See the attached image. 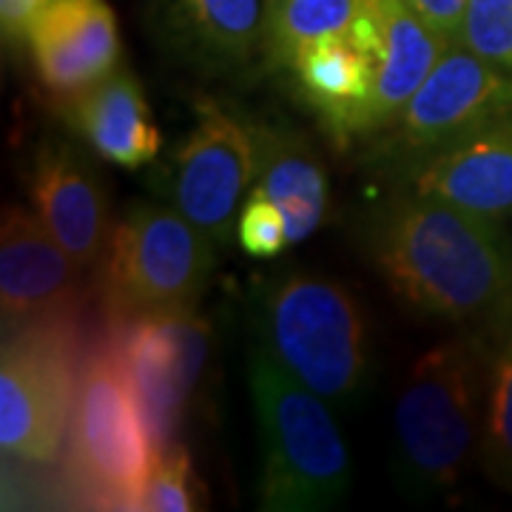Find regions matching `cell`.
Returning a JSON list of instances; mask_svg holds the SVG:
<instances>
[{
    "mask_svg": "<svg viewBox=\"0 0 512 512\" xmlns=\"http://www.w3.org/2000/svg\"><path fill=\"white\" fill-rule=\"evenodd\" d=\"M407 3L444 40L461 43V29H464V15H467V3L470 0H407Z\"/></svg>",
    "mask_w": 512,
    "mask_h": 512,
    "instance_id": "cell-25",
    "label": "cell"
},
{
    "mask_svg": "<svg viewBox=\"0 0 512 512\" xmlns=\"http://www.w3.org/2000/svg\"><path fill=\"white\" fill-rule=\"evenodd\" d=\"M29 194L37 217L74 262L83 268L97 265L114 225L94 165L69 146H46L37 154Z\"/></svg>",
    "mask_w": 512,
    "mask_h": 512,
    "instance_id": "cell-15",
    "label": "cell"
},
{
    "mask_svg": "<svg viewBox=\"0 0 512 512\" xmlns=\"http://www.w3.org/2000/svg\"><path fill=\"white\" fill-rule=\"evenodd\" d=\"M296 92L336 143L370 134L379 57L350 35H328L302 46L288 66Z\"/></svg>",
    "mask_w": 512,
    "mask_h": 512,
    "instance_id": "cell-14",
    "label": "cell"
},
{
    "mask_svg": "<svg viewBox=\"0 0 512 512\" xmlns=\"http://www.w3.org/2000/svg\"><path fill=\"white\" fill-rule=\"evenodd\" d=\"M60 111L94 154L109 163L143 168L160 154L163 137L154 126L143 86L126 69H117L89 92L60 103Z\"/></svg>",
    "mask_w": 512,
    "mask_h": 512,
    "instance_id": "cell-16",
    "label": "cell"
},
{
    "mask_svg": "<svg viewBox=\"0 0 512 512\" xmlns=\"http://www.w3.org/2000/svg\"><path fill=\"white\" fill-rule=\"evenodd\" d=\"M106 322V339L126 367L160 453L177 441L185 404L208 356L211 328L194 308Z\"/></svg>",
    "mask_w": 512,
    "mask_h": 512,
    "instance_id": "cell-8",
    "label": "cell"
},
{
    "mask_svg": "<svg viewBox=\"0 0 512 512\" xmlns=\"http://www.w3.org/2000/svg\"><path fill=\"white\" fill-rule=\"evenodd\" d=\"M237 242L239 248L248 256H254V259H274L291 245L285 214L259 188H254L248 194V200L242 202L237 222Z\"/></svg>",
    "mask_w": 512,
    "mask_h": 512,
    "instance_id": "cell-24",
    "label": "cell"
},
{
    "mask_svg": "<svg viewBox=\"0 0 512 512\" xmlns=\"http://www.w3.org/2000/svg\"><path fill=\"white\" fill-rule=\"evenodd\" d=\"M40 0H0V20H3V37L20 46L29 37V23L35 15Z\"/></svg>",
    "mask_w": 512,
    "mask_h": 512,
    "instance_id": "cell-26",
    "label": "cell"
},
{
    "mask_svg": "<svg viewBox=\"0 0 512 512\" xmlns=\"http://www.w3.org/2000/svg\"><path fill=\"white\" fill-rule=\"evenodd\" d=\"M26 43L40 83L57 103L94 89L123 60L117 18L106 0H40Z\"/></svg>",
    "mask_w": 512,
    "mask_h": 512,
    "instance_id": "cell-12",
    "label": "cell"
},
{
    "mask_svg": "<svg viewBox=\"0 0 512 512\" xmlns=\"http://www.w3.org/2000/svg\"><path fill=\"white\" fill-rule=\"evenodd\" d=\"M367 237L382 279L416 311L487 330L512 308V242L498 220L404 188Z\"/></svg>",
    "mask_w": 512,
    "mask_h": 512,
    "instance_id": "cell-1",
    "label": "cell"
},
{
    "mask_svg": "<svg viewBox=\"0 0 512 512\" xmlns=\"http://www.w3.org/2000/svg\"><path fill=\"white\" fill-rule=\"evenodd\" d=\"M461 43L504 72H512V0H470Z\"/></svg>",
    "mask_w": 512,
    "mask_h": 512,
    "instance_id": "cell-23",
    "label": "cell"
},
{
    "mask_svg": "<svg viewBox=\"0 0 512 512\" xmlns=\"http://www.w3.org/2000/svg\"><path fill=\"white\" fill-rule=\"evenodd\" d=\"M171 35L211 66H242L262 52L259 0H163Z\"/></svg>",
    "mask_w": 512,
    "mask_h": 512,
    "instance_id": "cell-19",
    "label": "cell"
},
{
    "mask_svg": "<svg viewBox=\"0 0 512 512\" xmlns=\"http://www.w3.org/2000/svg\"><path fill=\"white\" fill-rule=\"evenodd\" d=\"M157 461L140 399L117 350L103 336L86 350L77 379L63 484L72 501L97 510H143Z\"/></svg>",
    "mask_w": 512,
    "mask_h": 512,
    "instance_id": "cell-3",
    "label": "cell"
},
{
    "mask_svg": "<svg viewBox=\"0 0 512 512\" xmlns=\"http://www.w3.org/2000/svg\"><path fill=\"white\" fill-rule=\"evenodd\" d=\"M259 439V507L313 512L336 507L350 490V458L330 404L296 382L265 348L248 365Z\"/></svg>",
    "mask_w": 512,
    "mask_h": 512,
    "instance_id": "cell-4",
    "label": "cell"
},
{
    "mask_svg": "<svg viewBox=\"0 0 512 512\" xmlns=\"http://www.w3.org/2000/svg\"><path fill=\"white\" fill-rule=\"evenodd\" d=\"M404 188L490 220L512 217V114L407 165Z\"/></svg>",
    "mask_w": 512,
    "mask_h": 512,
    "instance_id": "cell-13",
    "label": "cell"
},
{
    "mask_svg": "<svg viewBox=\"0 0 512 512\" xmlns=\"http://www.w3.org/2000/svg\"><path fill=\"white\" fill-rule=\"evenodd\" d=\"M367 0H265L262 55L276 69H288L302 46L350 29Z\"/></svg>",
    "mask_w": 512,
    "mask_h": 512,
    "instance_id": "cell-21",
    "label": "cell"
},
{
    "mask_svg": "<svg viewBox=\"0 0 512 512\" xmlns=\"http://www.w3.org/2000/svg\"><path fill=\"white\" fill-rule=\"evenodd\" d=\"M510 114L512 72L487 63L464 43H450L390 126V148L416 163Z\"/></svg>",
    "mask_w": 512,
    "mask_h": 512,
    "instance_id": "cell-9",
    "label": "cell"
},
{
    "mask_svg": "<svg viewBox=\"0 0 512 512\" xmlns=\"http://www.w3.org/2000/svg\"><path fill=\"white\" fill-rule=\"evenodd\" d=\"M217 265V242L174 205L137 202L111 228L97 262L106 319L197 308Z\"/></svg>",
    "mask_w": 512,
    "mask_h": 512,
    "instance_id": "cell-6",
    "label": "cell"
},
{
    "mask_svg": "<svg viewBox=\"0 0 512 512\" xmlns=\"http://www.w3.org/2000/svg\"><path fill=\"white\" fill-rule=\"evenodd\" d=\"M83 265L57 242L37 211L9 205L0 222V311L3 333L55 319H80Z\"/></svg>",
    "mask_w": 512,
    "mask_h": 512,
    "instance_id": "cell-11",
    "label": "cell"
},
{
    "mask_svg": "<svg viewBox=\"0 0 512 512\" xmlns=\"http://www.w3.org/2000/svg\"><path fill=\"white\" fill-rule=\"evenodd\" d=\"M487 336V387L478 456L487 478L512 490V308Z\"/></svg>",
    "mask_w": 512,
    "mask_h": 512,
    "instance_id": "cell-20",
    "label": "cell"
},
{
    "mask_svg": "<svg viewBox=\"0 0 512 512\" xmlns=\"http://www.w3.org/2000/svg\"><path fill=\"white\" fill-rule=\"evenodd\" d=\"M197 478L191 467V456L183 444H168L157 453L154 470L146 481L143 510L148 512H191L200 510Z\"/></svg>",
    "mask_w": 512,
    "mask_h": 512,
    "instance_id": "cell-22",
    "label": "cell"
},
{
    "mask_svg": "<svg viewBox=\"0 0 512 512\" xmlns=\"http://www.w3.org/2000/svg\"><path fill=\"white\" fill-rule=\"evenodd\" d=\"M86 350L80 319L37 322L3 333V456L26 464H55L63 456Z\"/></svg>",
    "mask_w": 512,
    "mask_h": 512,
    "instance_id": "cell-7",
    "label": "cell"
},
{
    "mask_svg": "<svg viewBox=\"0 0 512 512\" xmlns=\"http://www.w3.org/2000/svg\"><path fill=\"white\" fill-rule=\"evenodd\" d=\"M174 208L217 245L237 237L242 194L254 183L251 126L220 103L200 100L197 123L174 154L168 174Z\"/></svg>",
    "mask_w": 512,
    "mask_h": 512,
    "instance_id": "cell-10",
    "label": "cell"
},
{
    "mask_svg": "<svg viewBox=\"0 0 512 512\" xmlns=\"http://www.w3.org/2000/svg\"><path fill=\"white\" fill-rule=\"evenodd\" d=\"M254 188L279 205L288 222L291 245L308 239L325 220L328 174L311 143L291 128L251 126Z\"/></svg>",
    "mask_w": 512,
    "mask_h": 512,
    "instance_id": "cell-17",
    "label": "cell"
},
{
    "mask_svg": "<svg viewBox=\"0 0 512 512\" xmlns=\"http://www.w3.org/2000/svg\"><path fill=\"white\" fill-rule=\"evenodd\" d=\"M382 12L384 49L376 72V92L370 111V134L390 128L410 97L419 92L427 74L450 49L444 37L413 12L407 0H376Z\"/></svg>",
    "mask_w": 512,
    "mask_h": 512,
    "instance_id": "cell-18",
    "label": "cell"
},
{
    "mask_svg": "<svg viewBox=\"0 0 512 512\" xmlns=\"http://www.w3.org/2000/svg\"><path fill=\"white\" fill-rule=\"evenodd\" d=\"M262 348L328 404L350 407L365 393L367 330L359 302L339 282L313 274L276 279L262 296Z\"/></svg>",
    "mask_w": 512,
    "mask_h": 512,
    "instance_id": "cell-5",
    "label": "cell"
},
{
    "mask_svg": "<svg viewBox=\"0 0 512 512\" xmlns=\"http://www.w3.org/2000/svg\"><path fill=\"white\" fill-rule=\"evenodd\" d=\"M487 336L470 330L421 353L396 402V464L410 493L453 487L481 444Z\"/></svg>",
    "mask_w": 512,
    "mask_h": 512,
    "instance_id": "cell-2",
    "label": "cell"
}]
</instances>
